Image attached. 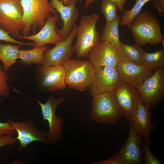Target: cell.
Segmentation results:
<instances>
[{"label":"cell","instance_id":"14","mask_svg":"<svg viewBox=\"0 0 164 164\" xmlns=\"http://www.w3.org/2000/svg\"><path fill=\"white\" fill-rule=\"evenodd\" d=\"M115 68L102 66L95 68L92 83L88 89L92 97L107 91H112L120 81Z\"/></svg>","mask_w":164,"mask_h":164},{"label":"cell","instance_id":"28","mask_svg":"<svg viewBox=\"0 0 164 164\" xmlns=\"http://www.w3.org/2000/svg\"><path fill=\"white\" fill-rule=\"evenodd\" d=\"M149 143L144 142V145H143L145 152L144 156V164H162V162L156 157L155 156L149 148Z\"/></svg>","mask_w":164,"mask_h":164},{"label":"cell","instance_id":"31","mask_svg":"<svg viewBox=\"0 0 164 164\" xmlns=\"http://www.w3.org/2000/svg\"><path fill=\"white\" fill-rule=\"evenodd\" d=\"M16 142L13 136L3 135H0V148L6 145L10 146Z\"/></svg>","mask_w":164,"mask_h":164},{"label":"cell","instance_id":"32","mask_svg":"<svg viewBox=\"0 0 164 164\" xmlns=\"http://www.w3.org/2000/svg\"><path fill=\"white\" fill-rule=\"evenodd\" d=\"M96 0H85L84 7L87 9L93 2ZM115 3L118 7L119 11L122 12L124 10V6L125 2L128 0H109Z\"/></svg>","mask_w":164,"mask_h":164},{"label":"cell","instance_id":"7","mask_svg":"<svg viewBox=\"0 0 164 164\" xmlns=\"http://www.w3.org/2000/svg\"><path fill=\"white\" fill-rule=\"evenodd\" d=\"M36 101L41 107L43 119L48 122V144L55 143L59 141L63 136V126L65 122L63 117L56 115V110L60 104L65 101V99L62 96L57 99L50 96L45 103H42L39 100Z\"/></svg>","mask_w":164,"mask_h":164},{"label":"cell","instance_id":"34","mask_svg":"<svg viewBox=\"0 0 164 164\" xmlns=\"http://www.w3.org/2000/svg\"><path fill=\"white\" fill-rule=\"evenodd\" d=\"M92 164H121V163L115 155L111 158L102 161L95 162L92 163Z\"/></svg>","mask_w":164,"mask_h":164},{"label":"cell","instance_id":"25","mask_svg":"<svg viewBox=\"0 0 164 164\" xmlns=\"http://www.w3.org/2000/svg\"><path fill=\"white\" fill-rule=\"evenodd\" d=\"M136 2L131 9L124 10V13L121 17L120 24L122 26H126L130 29L133 19L141 12L142 8L147 2L153 0H135Z\"/></svg>","mask_w":164,"mask_h":164},{"label":"cell","instance_id":"5","mask_svg":"<svg viewBox=\"0 0 164 164\" xmlns=\"http://www.w3.org/2000/svg\"><path fill=\"white\" fill-rule=\"evenodd\" d=\"M63 66L67 85L81 91L89 89L93 80L95 67L89 60L70 59Z\"/></svg>","mask_w":164,"mask_h":164},{"label":"cell","instance_id":"16","mask_svg":"<svg viewBox=\"0 0 164 164\" xmlns=\"http://www.w3.org/2000/svg\"><path fill=\"white\" fill-rule=\"evenodd\" d=\"M89 60L95 68L104 66L115 68L118 62L116 49L108 41L100 40L89 52Z\"/></svg>","mask_w":164,"mask_h":164},{"label":"cell","instance_id":"18","mask_svg":"<svg viewBox=\"0 0 164 164\" xmlns=\"http://www.w3.org/2000/svg\"><path fill=\"white\" fill-rule=\"evenodd\" d=\"M58 17L57 13L50 15L43 26L38 32L31 35L21 36L18 38L33 41L35 47H42L47 44H56L62 40L56 30V23Z\"/></svg>","mask_w":164,"mask_h":164},{"label":"cell","instance_id":"21","mask_svg":"<svg viewBox=\"0 0 164 164\" xmlns=\"http://www.w3.org/2000/svg\"><path fill=\"white\" fill-rule=\"evenodd\" d=\"M121 17L117 14L116 18L111 22L106 24L103 27L100 40L108 41L113 46L117 48L120 44L119 26Z\"/></svg>","mask_w":164,"mask_h":164},{"label":"cell","instance_id":"30","mask_svg":"<svg viewBox=\"0 0 164 164\" xmlns=\"http://www.w3.org/2000/svg\"><path fill=\"white\" fill-rule=\"evenodd\" d=\"M15 131L11 127L9 122H2L0 121V135H10L14 136Z\"/></svg>","mask_w":164,"mask_h":164},{"label":"cell","instance_id":"9","mask_svg":"<svg viewBox=\"0 0 164 164\" xmlns=\"http://www.w3.org/2000/svg\"><path fill=\"white\" fill-rule=\"evenodd\" d=\"M77 30V26L75 24L66 38L56 43L53 48L46 50L41 67L63 65L70 59L74 52L72 45Z\"/></svg>","mask_w":164,"mask_h":164},{"label":"cell","instance_id":"1","mask_svg":"<svg viewBox=\"0 0 164 164\" xmlns=\"http://www.w3.org/2000/svg\"><path fill=\"white\" fill-rule=\"evenodd\" d=\"M136 43L156 45L161 43L164 48V37L160 24L149 10L141 12L133 19L130 28Z\"/></svg>","mask_w":164,"mask_h":164},{"label":"cell","instance_id":"35","mask_svg":"<svg viewBox=\"0 0 164 164\" xmlns=\"http://www.w3.org/2000/svg\"><path fill=\"white\" fill-rule=\"evenodd\" d=\"M65 5H68L73 2L77 1V0H62Z\"/></svg>","mask_w":164,"mask_h":164},{"label":"cell","instance_id":"6","mask_svg":"<svg viewBox=\"0 0 164 164\" xmlns=\"http://www.w3.org/2000/svg\"><path fill=\"white\" fill-rule=\"evenodd\" d=\"M21 0H0V27L13 38L21 36L23 8Z\"/></svg>","mask_w":164,"mask_h":164},{"label":"cell","instance_id":"19","mask_svg":"<svg viewBox=\"0 0 164 164\" xmlns=\"http://www.w3.org/2000/svg\"><path fill=\"white\" fill-rule=\"evenodd\" d=\"M77 1L68 5H64L62 0H51V6L60 15V20L63 23L60 29L56 30L62 40L66 38L71 31L79 16L78 10L76 7Z\"/></svg>","mask_w":164,"mask_h":164},{"label":"cell","instance_id":"33","mask_svg":"<svg viewBox=\"0 0 164 164\" xmlns=\"http://www.w3.org/2000/svg\"><path fill=\"white\" fill-rule=\"evenodd\" d=\"M153 5L154 8L159 12L160 16H164V0H153Z\"/></svg>","mask_w":164,"mask_h":164},{"label":"cell","instance_id":"29","mask_svg":"<svg viewBox=\"0 0 164 164\" xmlns=\"http://www.w3.org/2000/svg\"><path fill=\"white\" fill-rule=\"evenodd\" d=\"M0 41H4L9 43L19 45L21 46L24 45L34 46L33 43L25 42L18 40L12 37L7 31L0 28Z\"/></svg>","mask_w":164,"mask_h":164},{"label":"cell","instance_id":"22","mask_svg":"<svg viewBox=\"0 0 164 164\" xmlns=\"http://www.w3.org/2000/svg\"><path fill=\"white\" fill-rule=\"evenodd\" d=\"M21 46L17 44L0 43V60L2 62L3 68L5 71L8 70L16 62Z\"/></svg>","mask_w":164,"mask_h":164},{"label":"cell","instance_id":"15","mask_svg":"<svg viewBox=\"0 0 164 164\" xmlns=\"http://www.w3.org/2000/svg\"><path fill=\"white\" fill-rule=\"evenodd\" d=\"M129 124V135L127 140L115 155L121 164H142L143 159L140 145L142 137Z\"/></svg>","mask_w":164,"mask_h":164},{"label":"cell","instance_id":"10","mask_svg":"<svg viewBox=\"0 0 164 164\" xmlns=\"http://www.w3.org/2000/svg\"><path fill=\"white\" fill-rule=\"evenodd\" d=\"M7 121L17 132V136L15 139L19 141V150L24 149L34 141L48 144L47 132L39 130L33 121L26 120L22 121H14L8 119Z\"/></svg>","mask_w":164,"mask_h":164},{"label":"cell","instance_id":"23","mask_svg":"<svg viewBox=\"0 0 164 164\" xmlns=\"http://www.w3.org/2000/svg\"><path fill=\"white\" fill-rule=\"evenodd\" d=\"M47 48L48 46L45 45L42 47H35L32 49L20 50L18 58L20 59L21 62L26 65L42 64L44 52Z\"/></svg>","mask_w":164,"mask_h":164},{"label":"cell","instance_id":"4","mask_svg":"<svg viewBox=\"0 0 164 164\" xmlns=\"http://www.w3.org/2000/svg\"><path fill=\"white\" fill-rule=\"evenodd\" d=\"M99 18L96 13L81 16L77 26L76 42L73 46L78 58L88 56L91 48L100 41L101 36L96 25Z\"/></svg>","mask_w":164,"mask_h":164},{"label":"cell","instance_id":"11","mask_svg":"<svg viewBox=\"0 0 164 164\" xmlns=\"http://www.w3.org/2000/svg\"><path fill=\"white\" fill-rule=\"evenodd\" d=\"M38 84L44 91L54 92L66 88L65 71L63 65L40 66L37 70Z\"/></svg>","mask_w":164,"mask_h":164},{"label":"cell","instance_id":"20","mask_svg":"<svg viewBox=\"0 0 164 164\" xmlns=\"http://www.w3.org/2000/svg\"><path fill=\"white\" fill-rule=\"evenodd\" d=\"M119 60H128L143 64V51L141 46L125 44L121 42L116 48Z\"/></svg>","mask_w":164,"mask_h":164},{"label":"cell","instance_id":"24","mask_svg":"<svg viewBox=\"0 0 164 164\" xmlns=\"http://www.w3.org/2000/svg\"><path fill=\"white\" fill-rule=\"evenodd\" d=\"M143 65L153 71L156 70L164 66V48L151 53H148L143 50Z\"/></svg>","mask_w":164,"mask_h":164},{"label":"cell","instance_id":"2","mask_svg":"<svg viewBox=\"0 0 164 164\" xmlns=\"http://www.w3.org/2000/svg\"><path fill=\"white\" fill-rule=\"evenodd\" d=\"M23 8L22 19L23 36L37 33L44 25L46 19L51 14L57 13L50 4L49 0H21Z\"/></svg>","mask_w":164,"mask_h":164},{"label":"cell","instance_id":"3","mask_svg":"<svg viewBox=\"0 0 164 164\" xmlns=\"http://www.w3.org/2000/svg\"><path fill=\"white\" fill-rule=\"evenodd\" d=\"M91 105L89 118L100 124H114L123 116L112 91L106 92L93 97Z\"/></svg>","mask_w":164,"mask_h":164},{"label":"cell","instance_id":"36","mask_svg":"<svg viewBox=\"0 0 164 164\" xmlns=\"http://www.w3.org/2000/svg\"><path fill=\"white\" fill-rule=\"evenodd\" d=\"M80 2H83V0H78Z\"/></svg>","mask_w":164,"mask_h":164},{"label":"cell","instance_id":"13","mask_svg":"<svg viewBox=\"0 0 164 164\" xmlns=\"http://www.w3.org/2000/svg\"><path fill=\"white\" fill-rule=\"evenodd\" d=\"M112 93L123 116L128 119L136 107L138 94L137 89L126 82L120 80L115 86Z\"/></svg>","mask_w":164,"mask_h":164},{"label":"cell","instance_id":"12","mask_svg":"<svg viewBox=\"0 0 164 164\" xmlns=\"http://www.w3.org/2000/svg\"><path fill=\"white\" fill-rule=\"evenodd\" d=\"M120 80L136 87L153 72L144 65L128 60H119L115 67Z\"/></svg>","mask_w":164,"mask_h":164},{"label":"cell","instance_id":"26","mask_svg":"<svg viewBox=\"0 0 164 164\" xmlns=\"http://www.w3.org/2000/svg\"><path fill=\"white\" fill-rule=\"evenodd\" d=\"M101 12L103 14L108 24L117 17L118 7L114 2L109 0H102Z\"/></svg>","mask_w":164,"mask_h":164},{"label":"cell","instance_id":"27","mask_svg":"<svg viewBox=\"0 0 164 164\" xmlns=\"http://www.w3.org/2000/svg\"><path fill=\"white\" fill-rule=\"evenodd\" d=\"M8 79L5 71L0 65V95L3 97H6L9 95V87L7 83ZM2 101L0 97V103Z\"/></svg>","mask_w":164,"mask_h":164},{"label":"cell","instance_id":"8","mask_svg":"<svg viewBox=\"0 0 164 164\" xmlns=\"http://www.w3.org/2000/svg\"><path fill=\"white\" fill-rule=\"evenodd\" d=\"M142 102L149 107L158 104L164 95V67L162 66L136 87Z\"/></svg>","mask_w":164,"mask_h":164},{"label":"cell","instance_id":"17","mask_svg":"<svg viewBox=\"0 0 164 164\" xmlns=\"http://www.w3.org/2000/svg\"><path fill=\"white\" fill-rule=\"evenodd\" d=\"M150 107L142 102L138 93L136 107L132 116L128 120L134 129L145 141L151 143L149 134L155 128L151 121Z\"/></svg>","mask_w":164,"mask_h":164}]
</instances>
